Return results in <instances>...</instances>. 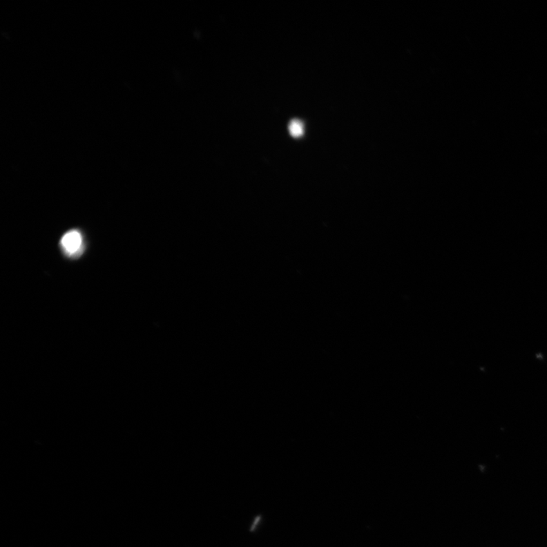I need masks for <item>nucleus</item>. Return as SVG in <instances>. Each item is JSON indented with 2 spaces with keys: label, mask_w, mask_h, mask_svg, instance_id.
<instances>
[{
  "label": "nucleus",
  "mask_w": 547,
  "mask_h": 547,
  "mask_svg": "<svg viewBox=\"0 0 547 547\" xmlns=\"http://www.w3.org/2000/svg\"><path fill=\"white\" fill-rule=\"evenodd\" d=\"M61 246L68 256L79 255L82 249L81 234L77 231H68L61 240Z\"/></svg>",
  "instance_id": "f257e3e1"
},
{
  "label": "nucleus",
  "mask_w": 547,
  "mask_h": 547,
  "mask_svg": "<svg viewBox=\"0 0 547 547\" xmlns=\"http://www.w3.org/2000/svg\"><path fill=\"white\" fill-rule=\"evenodd\" d=\"M289 131L292 136L295 137V138H298L303 133V124L300 123V121L294 120L289 126Z\"/></svg>",
  "instance_id": "f03ea898"
}]
</instances>
